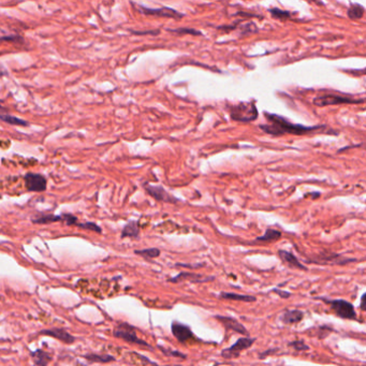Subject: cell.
<instances>
[{
	"instance_id": "6da1fadb",
	"label": "cell",
	"mask_w": 366,
	"mask_h": 366,
	"mask_svg": "<svg viewBox=\"0 0 366 366\" xmlns=\"http://www.w3.org/2000/svg\"><path fill=\"white\" fill-rule=\"evenodd\" d=\"M264 116L268 124L260 125L259 128L263 132L268 133L270 136L279 137L284 135H295V136H303L306 133L314 131H318L324 128V126H304L299 124H293L290 120L286 119L280 115L265 112Z\"/></svg>"
},
{
	"instance_id": "7a4b0ae2",
	"label": "cell",
	"mask_w": 366,
	"mask_h": 366,
	"mask_svg": "<svg viewBox=\"0 0 366 366\" xmlns=\"http://www.w3.org/2000/svg\"><path fill=\"white\" fill-rule=\"evenodd\" d=\"M230 116L233 120L241 123H251L258 118V109L254 102H240L230 105Z\"/></svg>"
},
{
	"instance_id": "3957f363",
	"label": "cell",
	"mask_w": 366,
	"mask_h": 366,
	"mask_svg": "<svg viewBox=\"0 0 366 366\" xmlns=\"http://www.w3.org/2000/svg\"><path fill=\"white\" fill-rule=\"evenodd\" d=\"M317 299L328 304L333 312L335 313L337 317L342 319H349V320H357V312L354 309V306L346 299H331L326 297H316Z\"/></svg>"
},
{
	"instance_id": "277c9868",
	"label": "cell",
	"mask_w": 366,
	"mask_h": 366,
	"mask_svg": "<svg viewBox=\"0 0 366 366\" xmlns=\"http://www.w3.org/2000/svg\"><path fill=\"white\" fill-rule=\"evenodd\" d=\"M113 335L117 338H120V340H124L125 342L136 343V345H140V346H145L151 348V345L147 343L146 342H144L141 338H138L137 335L136 329L133 328L132 325L128 323H119L113 332Z\"/></svg>"
},
{
	"instance_id": "5b68a950",
	"label": "cell",
	"mask_w": 366,
	"mask_h": 366,
	"mask_svg": "<svg viewBox=\"0 0 366 366\" xmlns=\"http://www.w3.org/2000/svg\"><path fill=\"white\" fill-rule=\"evenodd\" d=\"M363 99H352L338 95H323L316 97L313 100V103L316 107H329V105H337V104H357L363 103Z\"/></svg>"
},
{
	"instance_id": "8992f818",
	"label": "cell",
	"mask_w": 366,
	"mask_h": 366,
	"mask_svg": "<svg viewBox=\"0 0 366 366\" xmlns=\"http://www.w3.org/2000/svg\"><path fill=\"white\" fill-rule=\"evenodd\" d=\"M254 342H256V338H251L248 336L238 338L231 347L226 348L221 351V357L225 359H236L240 357L242 351L251 348L254 343Z\"/></svg>"
},
{
	"instance_id": "52a82bcc",
	"label": "cell",
	"mask_w": 366,
	"mask_h": 366,
	"mask_svg": "<svg viewBox=\"0 0 366 366\" xmlns=\"http://www.w3.org/2000/svg\"><path fill=\"white\" fill-rule=\"evenodd\" d=\"M137 11H140L141 13L147 16H157V18H166V19H174V20H182L184 18V14L179 12L177 10L171 9V8H158V9H153V8H147L144 7L141 4H136Z\"/></svg>"
},
{
	"instance_id": "ba28073f",
	"label": "cell",
	"mask_w": 366,
	"mask_h": 366,
	"mask_svg": "<svg viewBox=\"0 0 366 366\" xmlns=\"http://www.w3.org/2000/svg\"><path fill=\"white\" fill-rule=\"evenodd\" d=\"M357 259L354 258H346L340 253L323 252L314 257L310 262L316 264H335V265H345L350 262H356Z\"/></svg>"
},
{
	"instance_id": "9c48e42d",
	"label": "cell",
	"mask_w": 366,
	"mask_h": 366,
	"mask_svg": "<svg viewBox=\"0 0 366 366\" xmlns=\"http://www.w3.org/2000/svg\"><path fill=\"white\" fill-rule=\"evenodd\" d=\"M144 189L146 190L149 196L153 197L156 201L175 204L180 202V200L172 196L170 192L166 191L161 185H152V184H144Z\"/></svg>"
},
{
	"instance_id": "30bf717a",
	"label": "cell",
	"mask_w": 366,
	"mask_h": 366,
	"mask_svg": "<svg viewBox=\"0 0 366 366\" xmlns=\"http://www.w3.org/2000/svg\"><path fill=\"white\" fill-rule=\"evenodd\" d=\"M26 189L33 192H42L46 189V179L38 173H27L24 177Z\"/></svg>"
},
{
	"instance_id": "8fae6325",
	"label": "cell",
	"mask_w": 366,
	"mask_h": 366,
	"mask_svg": "<svg viewBox=\"0 0 366 366\" xmlns=\"http://www.w3.org/2000/svg\"><path fill=\"white\" fill-rule=\"evenodd\" d=\"M171 330L172 334L180 343H186L189 340L196 338L189 326L184 323H181L180 321H173L171 324Z\"/></svg>"
},
{
	"instance_id": "7c38bea8",
	"label": "cell",
	"mask_w": 366,
	"mask_h": 366,
	"mask_svg": "<svg viewBox=\"0 0 366 366\" xmlns=\"http://www.w3.org/2000/svg\"><path fill=\"white\" fill-rule=\"evenodd\" d=\"M214 279H215L214 276H204V275H200V274L189 273V272H181L180 274H177L176 276L169 278L168 281L173 282V284H176V282L189 280L191 282H197V284H200V282L213 281Z\"/></svg>"
},
{
	"instance_id": "4fadbf2b",
	"label": "cell",
	"mask_w": 366,
	"mask_h": 366,
	"mask_svg": "<svg viewBox=\"0 0 366 366\" xmlns=\"http://www.w3.org/2000/svg\"><path fill=\"white\" fill-rule=\"evenodd\" d=\"M215 318L217 319L218 321H220V323H223V325L225 326L227 330L234 331L236 333H240V334H242V335L248 336L247 329L240 322V321L236 320L235 318L229 317V316H220V315L215 316Z\"/></svg>"
},
{
	"instance_id": "5bb4252c",
	"label": "cell",
	"mask_w": 366,
	"mask_h": 366,
	"mask_svg": "<svg viewBox=\"0 0 366 366\" xmlns=\"http://www.w3.org/2000/svg\"><path fill=\"white\" fill-rule=\"evenodd\" d=\"M278 257L280 260L284 262L287 266H289L290 269H296V270H302V271H307V268L304 264L298 261V259L291 252L284 251L280 249L278 251Z\"/></svg>"
},
{
	"instance_id": "9a60e30c",
	"label": "cell",
	"mask_w": 366,
	"mask_h": 366,
	"mask_svg": "<svg viewBox=\"0 0 366 366\" xmlns=\"http://www.w3.org/2000/svg\"><path fill=\"white\" fill-rule=\"evenodd\" d=\"M40 334L54 337V338H56V340L63 342L65 343H73L75 342V337L73 335H71L70 333H68L63 329H59V328L43 330V331L40 332Z\"/></svg>"
},
{
	"instance_id": "2e32d148",
	"label": "cell",
	"mask_w": 366,
	"mask_h": 366,
	"mask_svg": "<svg viewBox=\"0 0 366 366\" xmlns=\"http://www.w3.org/2000/svg\"><path fill=\"white\" fill-rule=\"evenodd\" d=\"M304 318V313L299 309H291L286 310V312L280 316V321L285 324H296L301 322Z\"/></svg>"
},
{
	"instance_id": "e0dca14e",
	"label": "cell",
	"mask_w": 366,
	"mask_h": 366,
	"mask_svg": "<svg viewBox=\"0 0 366 366\" xmlns=\"http://www.w3.org/2000/svg\"><path fill=\"white\" fill-rule=\"evenodd\" d=\"M0 119L4 123L10 124V125H15V126H28V123L26 120L16 117V116L11 115L8 113V111L5 110L2 105H0Z\"/></svg>"
},
{
	"instance_id": "ac0fdd59",
	"label": "cell",
	"mask_w": 366,
	"mask_h": 366,
	"mask_svg": "<svg viewBox=\"0 0 366 366\" xmlns=\"http://www.w3.org/2000/svg\"><path fill=\"white\" fill-rule=\"evenodd\" d=\"M219 297L225 298V299H230V301H238V302H246V303H252V302L257 301L256 297L238 295V293H233V292H220Z\"/></svg>"
},
{
	"instance_id": "d6986e66",
	"label": "cell",
	"mask_w": 366,
	"mask_h": 366,
	"mask_svg": "<svg viewBox=\"0 0 366 366\" xmlns=\"http://www.w3.org/2000/svg\"><path fill=\"white\" fill-rule=\"evenodd\" d=\"M138 234H140L138 223L137 220H130L129 223L124 227L123 231H121V238H125V237L137 238L138 237Z\"/></svg>"
},
{
	"instance_id": "ffe728a7",
	"label": "cell",
	"mask_w": 366,
	"mask_h": 366,
	"mask_svg": "<svg viewBox=\"0 0 366 366\" xmlns=\"http://www.w3.org/2000/svg\"><path fill=\"white\" fill-rule=\"evenodd\" d=\"M281 237V232L278 230H275L273 228H268L265 230V233L261 236H258L256 238V242H262V243H268V242H274L279 240Z\"/></svg>"
},
{
	"instance_id": "44dd1931",
	"label": "cell",
	"mask_w": 366,
	"mask_h": 366,
	"mask_svg": "<svg viewBox=\"0 0 366 366\" xmlns=\"http://www.w3.org/2000/svg\"><path fill=\"white\" fill-rule=\"evenodd\" d=\"M31 357L33 360V363L41 366L47 365L52 360V358L49 357V354H47L46 351L41 350V349H38V350L31 352Z\"/></svg>"
},
{
	"instance_id": "7402d4cb",
	"label": "cell",
	"mask_w": 366,
	"mask_h": 366,
	"mask_svg": "<svg viewBox=\"0 0 366 366\" xmlns=\"http://www.w3.org/2000/svg\"><path fill=\"white\" fill-rule=\"evenodd\" d=\"M84 358L88 361L92 362H96V363H109L115 361V358L112 356H109V354H96V353H90L84 356Z\"/></svg>"
},
{
	"instance_id": "603a6c76",
	"label": "cell",
	"mask_w": 366,
	"mask_h": 366,
	"mask_svg": "<svg viewBox=\"0 0 366 366\" xmlns=\"http://www.w3.org/2000/svg\"><path fill=\"white\" fill-rule=\"evenodd\" d=\"M364 12H365V10H364L363 5L356 3V4H351V7L348 9L347 14L349 16V19L356 21V20L362 19L364 16Z\"/></svg>"
},
{
	"instance_id": "cb8c5ba5",
	"label": "cell",
	"mask_w": 366,
	"mask_h": 366,
	"mask_svg": "<svg viewBox=\"0 0 366 366\" xmlns=\"http://www.w3.org/2000/svg\"><path fill=\"white\" fill-rule=\"evenodd\" d=\"M58 221H63V215H44L39 218L32 219V223L38 225H47L52 223H58Z\"/></svg>"
},
{
	"instance_id": "d4e9b609",
	"label": "cell",
	"mask_w": 366,
	"mask_h": 366,
	"mask_svg": "<svg viewBox=\"0 0 366 366\" xmlns=\"http://www.w3.org/2000/svg\"><path fill=\"white\" fill-rule=\"evenodd\" d=\"M136 254L142 256L147 259H154L158 258L160 256V251L158 248H147V249H141V251H135Z\"/></svg>"
},
{
	"instance_id": "484cf974",
	"label": "cell",
	"mask_w": 366,
	"mask_h": 366,
	"mask_svg": "<svg viewBox=\"0 0 366 366\" xmlns=\"http://www.w3.org/2000/svg\"><path fill=\"white\" fill-rule=\"evenodd\" d=\"M269 12L276 20H282V21H284V20H290L291 19V13L288 12V11H285V10H280V9H277V8H273V9H270Z\"/></svg>"
},
{
	"instance_id": "4316f807",
	"label": "cell",
	"mask_w": 366,
	"mask_h": 366,
	"mask_svg": "<svg viewBox=\"0 0 366 366\" xmlns=\"http://www.w3.org/2000/svg\"><path fill=\"white\" fill-rule=\"evenodd\" d=\"M171 32L177 33L180 36H185V35H191V36H202V32L193 28H187V27H182V28H176V29H170Z\"/></svg>"
},
{
	"instance_id": "83f0119b",
	"label": "cell",
	"mask_w": 366,
	"mask_h": 366,
	"mask_svg": "<svg viewBox=\"0 0 366 366\" xmlns=\"http://www.w3.org/2000/svg\"><path fill=\"white\" fill-rule=\"evenodd\" d=\"M76 227H79V228H82V229H85V230H91V231H95V232H98V233H101V228L96 224L93 223H84V224H79L77 223L75 225Z\"/></svg>"
},
{
	"instance_id": "f1b7e54d",
	"label": "cell",
	"mask_w": 366,
	"mask_h": 366,
	"mask_svg": "<svg viewBox=\"0 0 366 366\" xmlns=\"http://www.w3.org/2000/svg\"><path fill=\"white\" fill-rule=\"evenodd\" d=\"M159 348L161 349V351L165 354V356H169V357H175V358H181L183 360H185L187 358V356H185L184 353H182L180 351H176V350H172V349H168V350H165V349L163 347H160Z\"/></svg>"
},
{
	"instance_id": "f546056e",
	"label": "cell",
	"mask_w": 366,
	"mask_h": 366,
	"mask_svg": "<svg viewBox=\"0 0 366 366\" xmlns=\"http://www.w3.org/2000/svg\"><path fill=\"white\" fill-rule=\"evenodd\" d=\"M289 346L293 347V348L296 349V350H298V351H301V350H308V349H309V347L303 341H295V342L290 343Z\"/></svg>"
},
{
	"instance_id": "4dcf8cb0",
	"label": "cell",
	"mask_w": 366,
	"mask_h": 366,
	"mask_svg": "<svg viewBox=\"0 0 366 366\" xmlns=\"http://www.w3.org/2000/svg\"><path fill=\"white\" fill-rule=\"evenodd\" d=\"M63 221L68 226H75L77 224V218L71 214H65L63 215Z\"/></svg>"
},
{
	"instance_id": "1f68e13d",
	"label": "cell",
	"mask_w": 366,
	"mask_h": 366,
	"mask_svg": "<svg viewBox=\"0 0 366 366\" xmlns=\"http://www.w3.org/2000/svg\"><path fill=\"white\" fill-rule=\"evenodd\" d=\"M0 41H10V42H15L19 43L20 41H23V38L18 35H13V36H7V37H1L0 38Z\"/></svg>"
},
{
	"instance_id": "d6a6232c",
	"label": "cell",
	"mask_w": 366,
	"mask_h": 366,
	"mask_svg": "<svg viewBox=\"0 0 366 366\" xmlns=\"http://www.w3.org/2000/svg\"><path fill=\"white\" fill-rule=\"evenodd\" d=\"M273 292L276 293L277 296H279L282 298H289L292 296L290 292H287V291H284V290H279V289H277V288H276V289L273 290Z\"/></svg>"
},
{
	"instance_id": "836d02e7",
	"label": "cell",
	"mask_w": 366,
	"mask_h": 366,
	"mask_svg": "<svg viewBox=\"0 0 366 366\" xmlns=\"http://www.w3.org/2000/svg\"><path fill=\"white\" fill-rule=\"evenodd\" d=\"M204 263H200V264H182V263H176V266H182V268H188V269H199L204 266Z\"/></svg>"
},
{
	"instance_id": "e575fe53",
	"label": "cell",
	"mask_w": 366,
	"mask_h": 366,
	"mask_svg": "<svg viewBox=\"0 0 366 366\" xmlns=\"http://www.w3.org/2000/svg\"><path fill=\"white\" fill-rule=\"evenodd\" d=\"M135 35H158L159 31H132Z\"/></svg>"
},
{
	"instance_id": "d590c367",
	"label": "cell",
	"mask_w": 366,
	"mask_h": 366,
	"mask_svg": "<svg viewBox=\"0 0 366 366\" xmlns=\"http://www.w3.org/2000/svg\"><path fill=\"white\" fill-rule=\"evenodd\" d=\"M4 74H7V71H5V70L3 69V67H2V66H0V76H2V75H4Z\"/></svg>"
},
{
	"instance_id": "8d00e7d4",
	"label": "cell",
	"mask_w": 366,
	"mask_h": 366,
	"mask_svg": "<svg viewBox=\"0 0 366 366\" xmlns=\"http://www.w3.org/2000/svg\"><path fill=\"white\" fill-rule=\"evenodd\" d=\"M308 1L309 2H315V3H317V4H322V2H320V0H308Z\"/></svg>"
},
{
	"instance_id": "74e56055",
	"label": "cell",
	"mask_w": 366,
	"mask_h": 366,
	"mask_svg": "<svg viewBox=\"0 0 366 366\" xmlns=\"http://www.w3.org/2000/svg\"><path fill=\"white\" fill-rule=\"evenodd\" d=\"M364 297H365V295H363L362 297H361V305H360V307H361V309H364V305H363V299H364Z\"/></svg>"
}]
</instances>
